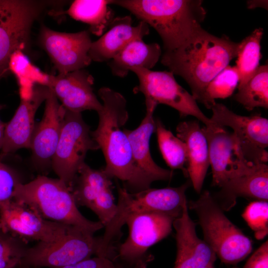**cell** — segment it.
Here are the masks:
<instances>
[{
  "label": "cell",
  "instance_id": "17",
  "mask_svg": "<svg viewBox=\"0 0 268 268\" xmlns=\"http://www.w3.org/2000/svg\"><path fill=\"white\" fill-rule=\"evenodd\" d=\"M49 88L45 101L43 116L39 123L35 124L30 148L33 163L41 170L51 167L66 112L52 89Z\"/></svg>",
  "mask_w": 268,
  "mask_h": 268
},
{
  "label": "cell",
  "instance_id": "39",
  "mask_svg": "<svg viewBox=\"0 0 268 268\" xmlns=\"http://www.w3.org/2000/svg\"><path fill=\"white\" fill-rule=\"evenodd\" d=\"M205 268H214V265H211V266H208Z\"/></svg>",
  "mask_w": 268,
  "mask_h": 268
},
{
  "label": "cell",
  "instance_id": "8",
  "mask_svg": "<svg viewBox=\"0 0 268 268\" xmlns=\"http://www.w3.org/2000/svg\"><path fill=\"white\" fill-rule=\"evenodd\" d=\"M50 3L0 0V79L9 72L8 63L12 54L27 49L34 21Z\"/></svg>",
  "mask_w": 268,
  "mask_h": 268
},
{
  "label": "cell",
  "instance_id": "9",
  "mask_svg": "<svg viewBox=\"0 0 268 268\" xmlns=\"http://www.w3.org/2000/svg\"><path fill=\"white\" fill-rule=\"evenodd\" d=\"M81 113L66 110L61 134L51 167L70 189L89 150L100 149Z\"/></svg>",
  "mask_w": 268,
  "mask_h": 268
},
{
  "label": "cell",
  "instance_id": "15",
  "mask_svg": "<svg viewBox=\"0 0 268 268\" xmlns=\"http://www.w3.org/2000/svg\"><path fill=\"white\" fill-rule=\"evenodd\" d=\"M39 39L59 74L84 69L92 62L88 53L92 41L88 30L64 33L43 25Z\"/></svg>",
  "mask_w": 268,
  "mask_h": 268
},
{
  "label": "cell",
  "instance_id": "21",
  "mask_svg": "<svg viewBox=\"0 0 268 268\" xmlns=\"http://www.w3.org/2000/svg\"><path fill=\"white\" fill-rule=\"evenodd\" d=\"M132 23L129 15L114 18L106 32L92 42L88 53L91 61L108 62L130 42L149 34V26L144 21L136 26Z\"/></svg>",
  "mask_w": 268,
  "mask_h": 268
},
{
  "label": "cell",
  "instance_id": "29",
  "mask_svg": "<svg viewBox=\"0 0 268 268\" xmlns=\"http://www.w3.org/2000/svg\"><path fill=\"white\" fill-rule=\"evenodd\" d=\"M8 69L16 76L20 88H32L35 84L49 86L50 75L43 73L32 65L21 51H16L12 54Z\"/></svg>",
  "mask_w": 268,
  "mask_h": 268
},
{
  "label": "cell",
  "instance_id": "18",
  "mask_svg": "<svg viewBox=\"0 0 268 268\" xmlns=\"http://www.w3.org/2000/svg\"><path fill=\"white\" fill-rule=\"evenodd\" d=\"M93 77L84 68L64 74L50 75L48 87L66 110L77 113L86 110L98 112L103 105L93 92Z\"/></svg>",
  "mask_w": 268,
  "mask_h": 268
},
{
  "label": "cell",
  "instance_id": "16",
  "mask_svg": "<svg viewBox=\"0 0 268 268\" xmlns=\"http://www.w3.org/2000/svg\"><path fill=\"white\" fill-rule=\"evenodd\" d=\"M145 115L139 126L134 130L124 129L131 147L134 165L143 190L150 188L156 181L170 180L173 171L159 166L153 160L150 151V139L155 131L154 110L157 106L151 102L145 101Z\"/></svg>",
  "mask_w": 268,
  "mask_h": 268
},
{
  "label": "cell",
  "instance_id": "28",
  "mask_svg": "<svg viewBox=\"0 0 268 268\" xmlns=\"http://www.w3.org/2000/svg\"><path fill=\"white\" fill-rule=\"evenodd\" d=\"M235 99L247 110L256 107L268 108V66H260L243 86L238 87Z\"/></svg>",
  "mask_w": 268,
  "mask_h": 268
},
{
  "label": "cell",
  "instance_id": "5",
  "mask_svg": "<svg viewBox=\"0 0 268 268\" xmlns=\"http://www.w3.org/2000/svg\"><path fill=\"white\" fill-rule=\"evenodd\" d=\"M118 202L116 212L105 226L100 237L98 256L112 259L114 242L122 226L130 215L144 212H159L178 216L182 212L186 200L185 191L182 186L151 189L130 193L117 183Z\"/></svg>",
  "mask_w": 268,
  "mask_h": 268
},
{
  "label": "cell",
  "instance_id": "32",
  "mask_svg": "<svg viewBox=\"0 0 268 268\" xmlns=\"http://www.w3.org/2000/svg\"><path fill=\"white\" fill-rule=\"evenodd\" d=\"M242 217L254 232L257 239L264 238L268 233V202L256 201L250 203L242 214Z\"/></svg>",
  "mask_w": 268,
  "mask_h": 268
},
{
  "label": "cell",
  "instance_id": "23",
  "mask_svg": "<svg viewBox=\"0 0 268 268\" xmlns=\"http://www.w3.org/2000/svg\"><path fill=\"white\" fill-rule=\"evenodd\" d=\"M214 198L223 210L234 206L238 197L256 201L268 200V166L262 163L251 172L231 179Z\"/></svg>",
  "mask_w": 268,
  "mask_h": 268
},
{
  "label": "cell",
  "instance_id": "35",
  "mask_svg": "<svg viewBox=\"0 0 268 268\" xmlns=\"http://www.w3.org/2000/svg\"><path fill=\"white\" fill-rule=\"evenodd\" d=\"M53 268H120L111 260L96 256L67 266Z\"/></svg>",
  "mask_w": 268,
  "mask_h": 268
},
{
  "label": "cell",
  "instance_id": "1",
  "mask_svg": "<svg viewBox=\"0 0 268 268\" xmlns=\"http://www.w3.org/2000/svg\"><path fill=\"white\" fill-rule=\"evenodd\" d=\"M239 42L215 36L201 28L178 49L164 52L161 62L188 84L196 101L211 109L216 103L206 88L211 81L237 58Z\"/></svg>",
  "mask_w": 268,
  "mask_h": 268
},
{
  "label": "cell",
  "instance_id": "20",
  "mask_svg": "<svg viewBox=\"0 0 268 268\" xmlns=\"http://www.w3.org/2000/svg\"><path fill=\"white\" fill-rule=\"evenodd\" d=\"M187 203L184 205L181 215L173 223L177 250L174 268H205L214 265L216 254L197 236L196 224L189 216Z\"/></svg>",
  "mask_w": 268,
  "mask_h": 268
},
{
  "label": "cell",
  "instance_id": "33",
  "mask_svg": "<svg viewBox=\"0 0 268 268\" xmlns=\"http://www.w3.org/2000/svg\"><path fill=\"white\" fill-rule=\"evenodd\" d=\"M21 183L17 172L0 161V208L5 202L13 199L16 186Z\"/></svg>",
  "mask_w": 268,
  "mask_h": 268
},
{
  "label": "cell",
  "instance_id": "40",
  "mask_svg": "<svg viewBox=\"0 0 268 268\" xmlns=\"http://www.w3.org/2000/svg\"><path fill=\"white\" fill-rule=\"evenodd\" d=\"M29 268L24 267V268Z\"/></svg>",
  "mask_w": 268,
  "mask_h": 268
},
{
  "label": "cell",
  "instance_id": "19",
  "mask_svg": "<svg viewBox=\"0 0 268 268\" xmlns=\"http://www.w3.org/2000/svg\"><path fill=\"white\" fill-rule=\"evenodd\" d=\"M49 90L47 86L35 84L31 97L21 99L13 116L6 123L0 159L20 149L30 148L36 113L45 101Z\"/></svg>",
  "mask_w": 268,
  "mask_h": 268
},
{
  "label": "cell",
  "instance_id": "4",
  "mask_svg": "<svg viewBox=\"0 0 268 268\" xmlns=\"http://www.w3.org/2000/svg\"><path fill=\"white\" fill-rule=\"evenodd\" d=\"M13 199L27 205L45 219L76 226L93 235L104 227L99 221L82 215L70 189L59 178L38 175L29 182L20 183Z\"/></svg>",
  "mask_w": 268,
  "mask_h": 268
},
{
  "label": "cell",
  "instance_id": "11",
  "mask_svg": "<svg viewBox=\"0 0 268 268\" xmlns=\"http://www.w3.org/2000/svg\"><path fill=\"white\" fill-rule=\"evenodd\" d=\"M131 71L136 75L139 81L134 91L142 93L145 101L169 106L176 110L181 117H195L205 127L215 125L201 111L193 95L178 83L171 71L141 67H133Z\"/></svg>",
  "mask_w": 268,
  "mask_h": 268
},
{
  "label": "cell",
  "instance_id": "36",
  "mask_svg": "<svg viewBox=\"0 0 268 268\" xmlns=\"http://www.w3.org/2000/svg\"><path fill=\"white\" fill-rule=\"evenodd\" d=\"M242 268H268V240L253 253Z\"/></svg>",
  "mask_w": 268,
  "mask_h": 268
},
{
  "label": "cell",
  "instance_id": "10",
  "mask_svg": "<svg viewBox=\"0 0 268 268\" xmlns=\"http://www.w3.org/2000/svg\"><path fill=\"white\" fill-rule=\"evenodd\" d=\"M100 237H95L81 228L72 226L61 240L52 243L38 242L29 247L20 268H59L97 256Z\"/></svg>",
  "mask_w": 268,
  "mask_h": 268
},
{
  "label": "cell",
  "instance_id": "22",
  "mask_svg": "<svg viewBox=\"0 0 268 268\" xmlns=\"http://www.w3.org/2000/svg\"><path fill=\"white\" fill-rule=\"evenodd\" d=\"M176 132L177 136L187 147L188 176L195 190L200 194L210 165L206 137L198 121L180 122Z\"/></svg>",
  "mask_w": 268,
  "mask_h": 268
},
{
  "label": "cell",
  "instance_id": "24",
  "mask_svg": "<svg viewBox=\"0 0 268 268\" xmlns=\"http://www.w3.org/2000/svg\"><path fill=\"white\" fill-rule=\"evenodd\" d=\"M161 55L159 45L137 39L128 43L108 64L114 75L124 77L133 67L151 69Z\"/></svg>",
  "mask_w": 268,
  "mask_h": 268
},
{
  "label": "cell",
  "instance_id": "2",
  "mask_svg": "<svg viewBox=\"0 0 268 268\" xmlns=\"http://www.w3.org/2000/svg\"><path fill=\"white\" fill-rule=\"evenodd\" d=\"M102 109L97 112L98 124L91 135L104 154L103 168L111 179L117 178L125 184L130 193L143 190L136 173L128 137L121 128L127 123L129 114L124 96L110 88L98 90Z\"/></svg>",
  "mask_w": 268,
  "mask_h": 268
},
{
  "label": "cell",
  "instance_id": "31",
  "mask_svg": "<svg viewBox=\"0 0 268 268\" xmlns=\"http://www.w3.org/2000/svg\"><path fill=\"white\" fill-rule=\"evenodd\" d=\"M239 76L236 66H228L209 83L206 93L210 100L224 99L231 96L238 87Z\"/></svg>",
  "mask_w": 268,
  "mask_h": 268
},
{
  "label": "cell",
  "instance_id": "6",
  "mask_svg": "<svg viewBox=\"0 0 268 268\" xmlns=\"http://www.w3.org/2000/svg\"><path fill=\"white\" fill-rule=\"evenodd\" d=\"M187 204L198 217L204 241L222 263L236 265L250 254L252 241L226 216L209 191H204L198 200Z\"/></svg>",
  "mask_w": 268,
  "mask_h": 268
},
{
  "label": "cell",
  "instance_id": "34",
  "mask_svg": "<svg viewBox=\"0 0 268 268\" xmlns=\"http://www.w3.org/2000/svg\"><path fill=\"white\" fill-rule=\"evenodd\" d=\"M90 209L98 216L99 221L105 227L112 218L117 209L112 187L106 188L100 193Z\"/></svg>",
  "mask_w": 268,
  "mask_h": 268
},
{
  "label": "cell",
  "instance_id": "12",
  "mask_svg": "<svg viewBox=\"0 0 268 268\" xmlns=\"http://www.w3.org/2000/svg\"><path fill=\"white\" fill-rule=\"evenodd\" d=\"M209 149L212 185L220 188L229 180L248 173L262 163L252 161L245 153L233 132L214 125L203 127Z\"/></svg>",
  "mask_w": 268,
  "mask_h": 268
},
{
  "label": "cell",
  "instance_id": "30",
  "mask_svg": "<svg viewBox=\"0 0 268 268\" xmlns=\"http://www.w3.org/2000/svg\"><path fill=\"white\" fill-rule=\"evenodd\" d=\"M28 243L0 229V268L20 267L29 248Z\"/></svg>",
  "mask_w": 268,
  "mask_h": 268
},
{
  "label": "cell",
  "instance_id": "37",
  "mask_svg": "<svg viewBox=\"0 0 268 268\" xmlns=\"http://www.w3.org/2000/svg\"><path fill=\"white\" fill-rule=\"evenodd\" d=\"M268 1L266 0H249L247 2L249 8H254L257 7H263L266 8L268 6Z\"/></svg>",
  "mask_w": 268,
  "mask_h": 268
},
{
  "label": "cell",
  "instance_id": "25",
  "mask_svg": "<svg viewBox=\"0 0 268 268\" xmlns=\"http://www.w3.org/2000/svg\"><path fill=\"white\" fill-rule=\"evenodd\" d=\"M110 2L109 0H76L63 13L88 24L90 33L100 36L114 19L112 10L108 6Z\"/></svg>",
  "mask_w": 268,
  "mask_h": 268
},
{
  "label": "cell",
  "instance_id": "3",
  "mask_svg": "<svg viewBox=\"0 0 268 268\" xmlns=\"http://www.w3.org/2000/svg\"><path fill=\"white\" fill-rule=\"evenodd\" d=\"M121 6L151 26L161 37L164 52L175 50L201 28L206 11L201 0H116Z\"/></svg>",
  "mask_w": 268,
  "mask_h": 268
},
{
  "label": "cell",
  "instance_id": "38",
  "mask_svg": "<svg viewBox=\"0 0 268 268\" xmlns=\"http://www.w3.org/2000/svg\"><path fill=\"white\" fill-rule=\"evenodd\" d=\"M2 108V105L0 104V110ZM5 126H6V123H4L0 120V150H1V148L2 147V143L3 141Z\"/></svg>",
  "mask_w": 268,
  "mask_h": 268
},
{
  "label": "cell",
  "instance_id": "13",
  "mask_svg": "<svg viewBox=\"0 0 268 268\" xmlns=\"http://www.w3.org/2000/svg\"><path fill=\"white\" fill-rule=\"evenodd\" d=\"M72 226L45 219L27 205L14 199L0 208V229L28 242L59 241Z\"/></svg>",
  "mask_w": 268,
  "mask_h": 268
},
{
  "label": "cell",
  "instance_id": "27",
  "mask_svg": "<svg viewBox=\"0 0 268 268\" xmlns=\"http://www.w3.org/2000/svg\"><path fill=\"white\" fill-rule=\"evenodd\" d=\"M155 123L159 148L166 164L172 169L182 170L184 176L188 177L185 143L167 130L160 119H155Z\"/></svg>",
  "mask_w": 268,
  "mask_h": 268
},
{
  "label": "cell",
  "instance_id": "26",
  "mask_svg": "<svg viewBox=\"0 0 268 268\" xmlns=\"http://www.w3.org/2000/svg\"><path fill=\"white\" fill-rule=\"evenodd\" d=\"M263 34V28H257L239 42L237 60L236 62L239 76L237 87L245 84L260 66V60L262 57L261 41Z\"/></svg>",
  "mask_w": 268,
  "mask_h": 268
},
{
  "label": "cell",
  "instance_id": "14",
  "mask_svg": "<svg viewBox=\"0 0 268 268\" xmlns=\"http://www.w3.org/2000/svg\"><path fill=\"white\" fill-rule=\"evenodd\" d=\"M210 118L214 124L228 127L238 139L246 155L257 163H266L268 153V120L256 115H238L221 103H215L211 108Z\"/></svg>",
  "mask_w": 268,
  "mask_h": 268
},
{
  "label": "cell",
  "instance_id": "7",
  "mask_svg": "<svg viewBox=\"0 0 268 268\" xmlns=\"http://www.w3.org/2000/svg\"><path fill=\"white\" fill-rule=\"evenodd\" d=\"M176 218L153 211L129 216L125 222L129 228L128 237L115 248L116 265L120 268H146L154 259L148 249L170 234Z\"/></svg>",
  "mask_w": 268,
  "mask_h": 268
}]
</instances>
